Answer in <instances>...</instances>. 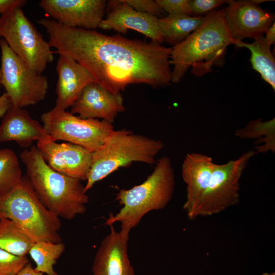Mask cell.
<instances>
[{"mask_svg": "<svg viewBox=\"0 0 275 275\" xmlns=\"http://www.w3.org/2000/svg\"><path fill=\"white\" fill-rule=\"evenodd\" d=\"M42 125L54 141L62 140L93 152L99 148L114 130L112 123L97 119H84L55 106L41 116Z\"/></svg>", "mask_w": 275, "mask_h": 275, "instance_id": "cell-8", "label": "cell"}, {"mask_svg": "<svg viewBox=\"0 0 275 275\" xmlns=\"http://www.w3.org/2000/svg\"><path fill=\"white\" fill-rule=\"evenodd\" d=\"M235 135L240 139H256V152H275V118L262 121V118L250 121L245 127L237 130Z\"/></svg>", "mask_w": 275, "mask_h": 275, "instance_id": "cell-23", "label": "cell"}, {"mask_svg": "<svg viewBox=\"0 0 275 275\" xmlns=\"http://www.w3.org/2000/svg\"><path fill=\"white\" fill-rule=\"evenodd\" d=\"M11 104L9 99L5 92L0 96V118H3Z\"/></svg>", "mask_w": 275, "mask_h": 275, "instance_id": "cell-31", "label": "cell"}, {"mask_svg": "<svg viewBox=\"0 0 275 275\" xmlns=\"http://www.w3.org/2000/svg\"><path fill=\"white\" fill-rule=\"evenodd\" d=\"M20 157L35 193L49 211L66 220L86 212L89 198L81 180L51 169L36 146L23 151Z\"/></svg>", "mask_w": 275, "mask_h": 275, "instance_id": "cell-3", "label": "cell"}, {"mask_svg": "<svg viewBox=\"0 0 275 275\" xmlns=\"http://www.w3.org/2000/svg\"><path fill=\"white\" fill-rule=\"evenodd\" d=\"M250 150L235 160L215 164L206 191L194 214V219L219 213L235 205L239 200V181L251 158Z\"/></svg>", "mask_w": 275, "mask_h": 275, "instance_id": "cell-10", "label": "cell"}, {"mask_svg": "<svg viewBox=\"0 0 275 275\" xmlns=\"http://www.w3.org/2000/svg\"><path fill=\"white\" fill-rule=\"evenodd\" d=\"M11 220L35 242H62L60 218L49 211L35 193L28 177L0 195V218Z\"/></svg>", "mask_w": 275, "mask_h": 275, "instance_id": "cell-6", "label": "cell"}, {"mask_svg": "<svg viewBox=\"0 0 275 275\" xmlns=\"http://www.w3.org/2000/svg\"><path fill=\"white\" fill-rule=\"evenodd\" d=\"M232 44L239 47H245L250 50V61L252 68L258 72L261 78L275 91V60L270 45L264 36L254 39L252 43L232 40Z\"/></svg>", "mask_w": 275, "mask_h": 275, "instance_id": "cell-20", "label": "cell"}, {"mask_svg": "<svg viewBox=\"0 0 275 275\" xmlns=\"http://www.w3.org/2000/svg\"><path fill=\"white\" fill-rule=\"evenodd\" d=\"M65 250V246L62 242L41 241L35 242L28 254L36 264V270L47 275H58L53 265Z\"/></svg>", "mask_w": 275, "mask_h": 275, "instance_id": "cell-24", "label": "cell"}, {"mask_svg": "<svg viewBox=\"0 0 275 275\" xmlns=\"http://www.w3.org/2000/svg\"><path fill=\"white\" fill-rule=\"evenodd\" d=\"M43 274L36 270L31 263L28 262L19 270L16 275H43Z\"/></svg>", "mask_w": 275, "mask_h": 275, "instance_id": "cell-32", "label": "cell"}, {"mask_svg": "<svg viewBox=\"0 0 275 275\" xmlns=\"http://www.w3.org/2000/svg\"><path fill=\"white\" fill-rule=\"evenodd\" d=\"M265 36L264 37L267 42L271 45L275 43V23L274 21L272 24L266 30L265 32Z\"/></svg>", "mask_w": 275, "mask_h": 275, "instance_id": "cell-33", "label": "cell"}, {"mask_svg": "<svg viewBox=\"0 0 275 275\" xmlns=\"http://www.w3.org/2000/svg\"><path fill=\"white\" fill-rule=\"evenodd\" d=\"M47 140H53L42 125L33 119L26 110L10 104L0 124V143L14 141L29 148L35 141Z\"/></svg>", "mask_w": 275, "mask_h": 275, "instance_id": "cell-19", "label": "cell"}, {"mask_svg": "<svg viewBox=\"0 0 275 275\" xmlns=\"http://www.w3.org/2000/svg\"><path fill=\"white\" fill-rule=\"evenodd\" d=\"M204 16L188 15H169L158 18V22L163 41L176 46L184 41L202 24Z\"/></svg>", "mask_w": 275, "mask_h": 275, "instance_id": "cell-21", "label": "cell"}, {"mask_svg": "<svg viewBox=\"0 0 275 275\" xmlns=\"http://www.w3.org/2000/svg\"><path fill=\"white\" fill-rule=\"evenodd\" d=\"M232 43L224 9L207 13L198 30L172 48L170 64L174 68L171 82L179 83L189 68L193 74L201 77L211 72L214 66H223L227 47Z\"/></svg>", "mask_w": 275, "mask_h": 275, "instance_id": "cell-2", "label": "cell"}, {"mask_svg": "<svg viewBox=\"0 0 275 275\" xmlns=\"http://www.w3.org/2000/svg\"><path fill=\"white\" fill-rule=\"evenodd\" d=\"M38 22L45 29L56 53L73 58L112 92L120 93L133 84L157 88L171 83L172 48L152 41L68 28L51 19L42 18Z\"/></svg>", "mask_w": 275, "mask_h": 275, "instance_id": "cell-1", "label": "cell"}, {"mask_svg": "<svg viewBox=\"0 0 275 275\" xmlns=\"http://www.w3.org/2000/svg\"><path fill=\"white\" fill-rule=\"evenodd\" d=\"M215 164L212 158L199 153L187 154L183 160L181 175L186 185L183 208L189 219H194L196 210L210 180Z\"/></svg>", "mask_w": 275, "mask_h": 275, "instance_id": "cell-17", "label": "cell"}, {"mask_svg": "<svg viewBox=\"0 0 275 275\" xmlns=\"http://www.w3.org/2000/svg\"><path fill=\"white\" fill-rule=\"evenodd\" d=\"M107 3L112 10L106 18L101 21L99 28L114 30L121 34L133 30L150 38L152 41L160 43L163 41L157 17L135 10L124 0L109 1Z\"/></svg>", "mask_w": 275, "mask_h": 275, "instance_id": "cell-16", "label": "cell"}, {"mask_svg": "<svg viewBox=\"0 0 275 275\" xmlns=\"http://www.w3.org/2000/svg\"><path fill=\"white\" fill-rule=\"evenodd\" d=\"M35 242L12 221L0 218V248L16 256H26Z\"/></svg>", "mask_w": 275, "mask_h": 275, "instance_id": "cell-22", "label": "cell"}, {"mask_svg": "<svg viewBox=\"0 0 275 275\" xmlns=\"http://www.w3.org/2000/svg\"><path fill=\"white\" fill-rule=\"evenodd\" d=\"M70 113L84 119H101L113 123L125 110L121 93L112 92L96 81L86 86L72 105Z\"/></svg>", "mask_w": 275, "mask_h": 275, "instance_id": "cell-15", "label": "cell"}, {"mask_svg": "<svg viewBox=\"0 0 275 275\" xmlns=\"http://www.w3.org/2000/svg\"><path fill=\"white\" fill-rule=\"evenodd\" d=\"M225 20L232 40L242 41L264 36L274 20V15L260 7L256 0H229Z\"/></svg>", "mask_w": 275, "mask_h": 275, "instance_id": "cell-12", "label": "cell"}, {"mask_svg": "<svg viewBox=\"0 0 275 275\" xmlns=\"http://www.w3.org/2000/svg\"><path fill=\"white\" fill-rule=\"evenodd\" d=\"M29 262L26 256H18L0 248V275H16Z\"/></svg>", "mask_w": 275, "mask_h": 275, "instance_id": "cell-26", "label": "cell"}, {"mask_svg": "<svg viewBox=\"0 0 275 275\" xmlns=\"http://www.w3.org/2000/svg\"><path fill=\"white\" fill-rule=\"evenodd\" d=\"M36 147L45 162L54 171L87 180L92 162L91 151L77 145L52 140L38 141Z\"/></svg>", "mask_w": 275, "mask_h": 275, "instance_id": "cell-13", "label": "cell"}, {"mask_svg": "<svg viewBox=\"0 0 275 275\" xmlns=\"http://www.w3.org/2000/svg\"><path fill=\"white\" fill-rule=\"evenodd\" d=\"M1 37V33H0V38Z\"/></svg>", "mask_w": 275, "mask_h": 275, "instance_id": "cell-36", "label": "cell"}, {"mask_svg": "<svg viewBox=\"0 0 275 275\" xmlns=\"http://www.w3.org/2000/svg\"><path fill=\"white\" fill-rule=\"evenodd\" d=\"M135 10L146 14L157 17L163 12V10L153 0H124Z\"/></svg>", "mask_w": 275, "mask_h": 275, "instance_id": "cell-29", "label": "cell"}, {"mask_svg": "<svg viewBox=\"0 0 275 275\" xmlns=\"http://www.w3.org/2000/svg\"><path fill=\"white\" fill-rule=\"evenodd\" d=\"M175 184L171 160L168 156H162L143 183L128 189H119L116 200L122 207L115 214L111 213L105 224L110 226L118 222L121 228L131 230L147 213L167 206L173 195Z\"/></svg>", "mask_w": 275, "mask_h": 275, "instance_id": "cell-4", "label": "cell"}, {"mask_svg": "<svg viewBox=\"0 0 275 275\" xmlns=\"http://www.w3.org/2000/svg\"><path fill=\"white\" fill-rule=\"evenodd\" d=\"M26 0H0V14L4 15L16 8H22Z\"/></svg>", "mask_w": 275, "mask_h": 275, "instance_id": "cell-30", "label": "cell"}, {"mask_svg": "<svg viewBox=\"0 0 275 275\" xmlns=\"http://www.w3.org/2000/svg\"><path fill=\"white\" fill-rule=\"evenodd\" d=\"M0 33L12 51L31 69L41 74L53 60L48 42L16 8L0 17Z\"/></svg>", "mask_w": 275, "mask_h": 275, "instance_id": "cell-7", "label": "cell"}, {"mask_svg": "<svg viewBox=\"0 0 275 275\" xmlns=\"http://www.w3.org/2000/svg\"><path fill=\"white\" fill-rule=\"evenodd\" d=\"M228 2L229 0H189L191 16H204Z\"/></svg>", "mask_w": 275, "mask_h": 275, "instance_id": "cell-27", "label": "cell"}, {"mask_svg": "<svg viewBox=\"0 0 275 275\" xmlns=\"http://www.w3.org/2000/svg\"><path fill=\"white\" fill-rule=\"evenodd\" d=\"M18 159L10 149H0V195L13 188L22 177Z\"/></svg>", "mask_w": 275, "mask_h": 275, "instance_id": "cell-25", "label": "cell"}, {"mask_svg": "<svg viewBox=\"0 0 275 275\" xmlns=\"http://www.w3.org/2000/svg\"><path fill=\"white\" fill-rule=\"evenodd\" d=\"M163 147L160 140L135 134L128 130L114 129L104 143L92 153L85 192L119 168L132 162L153 164Z\"/></svg>", "mask_w": 275, "mask_h": 275, "instance_id": "cell-5", "label": "cell"}, {"mask_svg": "<svg viewBox=\"0 0 275 275\" xmlns=\"http://www.w3.org/2000/svg\"><path fill=\"white\" fill-rule=\"evenodd\" d=\"M1 85H2V84H1V67H0V88H1Z\"/></svg>", "mask_w": 275, "mask_h": 275, "instance_id": "cell-35", "label": "cell"}, {"mask_svg": "<svg viewBox=\"0 0 275 275\" xmlns=\"http://www.w3.org/2000/svg\"><path fill=\"white\" fill-rule=\"evenodd\" d=\"M1 84L11 104L23 108L44 100L48 89L47 78L31 69L0 40Z\"/></svg>", "mask_w": 275, "mask_h": 275, "instance_id": "cell-9", "label": "cell"}, {"mask_svg": "<svg viewBox=\"0 0 275 275\" xmlns=\"http://www.w3.org/2000/svg\"><path fill=\"white\" fill-rule=\"evenodd\" d=\"M262 275H275V273L274 272L271 273L264 272Z\"/></svg>", "mask_w": 275, "mask_h": 275, "instance_id": "cell-34", "label": "cell"}, {"mask_svg": "<svg viewBox=\"0 0 275 275\" xmlns=\"http://www.w3.org/2000/svg\"><path fill=\"white\" fill-rule=\"evenodd\" d=\"M157 4L169 15L185 14L191 16L189 0H156Z\"/></svg>", "mask_w": 275, "mask_h": 275, "instance_id": "cell-28", "label": "cell"}, {"mask_svg": "<svg viewBox=\"0 0 275 275\" xmlns=\"http://www.w3.org/2000/svg\"><path fill=\"white\" fill-rule=\"evenodd\" d=\"M110 227L95 255L92 275H136L127 254L131 230L121 228L118 232L113 225Z\"/></svg>", "mask_w": 275, "mask_h": 275, "instance_id": "cell-14", "label": "cell"}, {"mask_svg": "<svg viewBox=\"0 0 275 275\" xmlns=\"http://www.w3.org/2000/svg\"><path fill=\"white\" fill-rule=\"evenodd\" d=\"M59 54L56 105L66 110L78 99L86 86L96 81L87 69L73 58Z\"/></svg>", "mask_w": 275, "mask_h": 275, "instance_id": "cell-18", "label": "cell"}, {"mask_svg": "<svg viewBox=\"0 0 275 275\" xmlns=\"http://www.w3.org/2000/svg\"><path fill=\"white\" fill-rule=\"evenodd\" d=\"M106 4L104 0H41L39 5L61 25L95 30L103 19Z\"/></svg>", "mask_w": 275, "mask_h": 275, "instance_id": "cell-11", "label": "cell"}]
</instances>
